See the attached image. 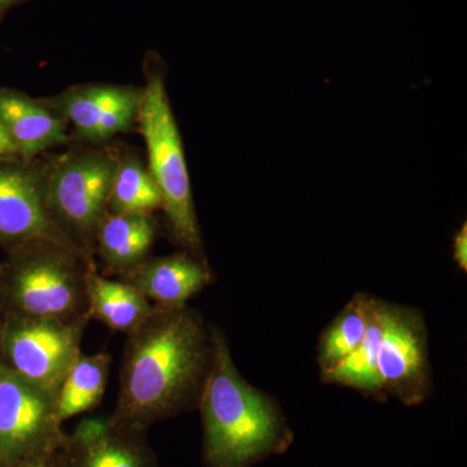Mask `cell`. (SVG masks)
<instances>
[{
  "instance_id": "1",
  "label": "cell",
  "mask_w": 467,
  "mask_h": 467,
  "mask_svg": "<svg viewBox=\"0 0 467 467\" xmlns=\"http://www.w3.org/2000/svg\"><path fill=\"white\" fill-rule=\"evenodd\" d=\"M212 361L211 324L189 306H155L128 334L119 371L116 425L147 431L196 407Z\"/></svg>"
},
{
  "instance_id": "2",
  "label": "cell",
  "mask_w": 467,
  "mask_h": 467,
  "mask_svg": "<svg viewBox=\"0 0 467 467\" xmlns=\"http://www.w3.org/2000/svg\"><path fill=\"white\" fill-rule=\"evenodd\" d=\"M212 361L198 407L209 467H247L287 438L284 417L267 393L251 386L234 362L226 335L211 324Z\"/></svg>"
},
{
  "instance_id": "3",
  "label": "cell",
  "mask_w": 467,
  "mask_h": 467,
  "mask_svg": "<svg viewBox=\"0 0 467 467\" xmlns=\"http://www.w3.org/2000/svg\"><path fill=\"white\" fill-rule=\"evenodd\" d=\"M5 252L0 313L63 321L88 315V278L95 266L78 251L33 242Z\"/></svg>"
},
{
  "instance_id": "4",
  "label": "cell",
  "mask_w": 467,
  "mask_h": 467,
  "mask_svg": "<svg viewBox=\"0 0 467 467\" xmlns=\"http://www.w3.org/2000/svg\"><path fill=\"white\" fill-rule=\"evenodd\" d=\"M149 150L150 173L158 183L161 208L174 238L193 254H201L202 236L196 218L189 171L177 122L161 77L150 78L138 109Z\"/></svg>"
},
{
  "instance_id": "5",
  "label": "cell",
  "mask_w": 467,
  "mask_h": 467,
  "mask_svg": "<svg viewBox=\"0 0 467 467\" xmlns=\"http://www.w3.org/2000/svg\"><path fill=\"white\" fill-rule=\"evenodd\" d=\"M90 321L88 315L63 321L0 313V362L57 398Z\"/></svg>"
},
{
  "instance_id": "6",
  "label": "cell",
  "mask_w": 467,
  "mask_h": 467,
  "mask_svg": "<svg viewBox=\"0 0 467 467\" xmlns=\"http://www.w3.org/2000/svg\"><path fill=\"white\" fill-rule=\"evenodd\" d=\"M117 162L99 153L64 161L46 183V202L52 218L77 248L88 257L104 214Z\"/></svg>"
},
{
  "instance_id": "7",
  "label": "cell",
  "mask_w": 467,
  "mask_h": 467,
  "mask_svg": "<svg viewBox=\"0 0 467 467\" xmlns=\"http://www.w3.org/2000/svg\"><path fill=\"white\" fill-rule=\"evenodd\" d=\"M378 374L384 395L407 407L420 404L431 395L427 328L420 310L382 301Z\"/></svg>"
},
{
  "instance_id": "8",
  "label": "cell",
  "mask_w": 467,
  "mask_h": 467,
  "mask_svg": "<svg viewBox=\"0 0 467 467\" xmlns=\"http://www.w3.org/2000/svg\"><path fill=\"white\" fill-rule=\"evenodd\" d=\"M57 398L0 362V467L67 441Z\"/></svg>"
},
{
  "instance_id": "9",
  "label": "cell",
  "mask_w": 467,
  "mask_h": 467,
  "mask_svg": "<svg viewBox=\"0 0 467 467\" xmlns=\"http://www.w3.org/2000/svg\"><path fill=\"white\" fill-rule=\"evenodd\" d=\"M33 242L77 250L48 211L41 178L30 169L0 159V250Z\"/></svg>"
},
{
  "instance_id": "10",
  "label": "cell",
  "mask_w": 467,
  "mask_h": 467,
  "mask_svg": "<svg viewBox=\"0 0 467 467\" xmlns=\"http://www.w3.org/2000/svg\"><path fill=\"white\" fill-rule=\"evenodd\" d=\"M147 431L106 420H84L67 435L66 467H159Z\"/></svg>"
},
{
  "instance_id": "11",
  "label": "cell",
  "mask_w": 467,
  "mask_h": 467,
  "mask_svg": "<svg viewBox=\"0 0 467 467\" xmlns=\"http://www.w3.org/2000/svg\"><path fill=\"white\" fill-rule=\"evenodd\" d=\"M153 306L181 308L212 282L204 261L187 254L147 259L124 276Z\"/></svg>"
},
{
  "instance_id": "12",
  "label": "cell",
  "mask_w": 467,
  "mask_h": 467,
  "mask_svg": "<svg viewBox=\"0 0 467 467\" xmlns=\"http://www.w3.org/2000/svg\"><path fill=\"white\" fill-rule=\"evenodd\" d=\"M142 95V90L133 88H85L67 95L64 113L84 137L106 140L130 126Z\"/></svg>"
},
{
  "instance_id": "13",
  "label": "cell",
  "mask_w": 467,
  "mask_h": 467,
  "mask_svg": "<svg viewBox=\"0 0 467 467\" xmlns=\"http://www.w3.org/2000/svg\"><path fill=\"white\" fill-rule=\"evenodd\" d=\"M156 239V223L150 214H104L95 241L104 263L125 276L147 260Z\"/></svg>"
},
{
  "instance_id": "14",
  "label": "cell",
  "mask_w": 467,
  "mask_h": 467,
  "mask_svg": "<svg viewBox=\"0 0 467 467\" xmlns=\"http://www.w3.org/2000/svg\"><path fill=\"white\" fill-rule=\"evenodd\" d=\"M0 122L24 158L67 140L60 119L16 91H0Z\"/></svg>"
},
{
  "instance_id": "15",
  "label": "cell",
  "mask_w": 467,
  "mask_h": 467,
  "mask_svg": "<svg viewBox=\"0 0 467 467\" xmlns=\"http://www.w3.org/2000/svg\"><path fill=\"white\" fill-rule=\"evenodd\" d=\"M88 313L112 330L126 335L150 317L155 306L125 281H110L92 270L88 278Z\"/></svg>"
},
{
  "instance_id": "16",
  "label": "cell",
  "mask_w": 467,
  "mask_h": 467,
  "mask_svg": "<svg viewBox=\"0 0 467 467\" xmlns=\"http://www.w3.org/2000/svg\"><path fill=\"white\" fill-rule=\"evenodd\" d=\"M382 339V300L368 296V327L364 339L352 355L337 367L322 374L328 384L348 387L364 395L382 400L384 395L379 374L378 355Z\"/></svg>"
},
{
  "instance_id": "17",
  "label": "cell",
  "mask_w": 467,
  "mask_h": 467,
  "mask_svg": "<svg viewBox=\"0 0 467 467\" xmlns=\"http://www.w3.org/2000/svg\"><path fill=\"white\" fill-rule=\"evenodd\" d=\"M112 358L109 353H95L77 358L58 387L57 408L61 422L97 408L109 384Z\"/></svg>"
},
{
  "instance_id": "18",
  "label": "cell",
  "mask_w": 467,
  "mask_h": 467,
  "mask_svg": "<svg viewBox=\"0 0 467 467\" xmlns=\"http://www.w3.org/2000/svg\"><path fill=\"white\" fill-rule=\"evenodd\" d=\"M368 295L356 294L321 335L318 364L321 374L331 370L355 352L368 327Z\"/></svg>"
},
{
  "instance_id": "19",
  "label": "cell",
  "mask_w": 467,
  "mask_h": 467,
  "mask_svg": "<svg viewBox=\"0 0 467 467\" xmlns=\"http://www.w3.org/2000/svg\"><path fill=\"white\" fill-rule=\"evenodd\" d=\"M158 183L150 171L135 160L117 164L109 196L107 212L119 214H150L161 208Z\"/></svg>"
},
{
  "instance_id": "20",
  "label": "cell",
  "mask_w": 467,
  "mask_h": 467,
  "mask_svg": "<svg viewBox=\"0 0 467 467\" xmlns=\"http://www.w3.org/2000/svg\"><path fill=\"white\" fill-rule=\"evenodd\" d=\"M67 442V439L63 444L30 454L2 467H66Z\"/></svg>"
},
{
  "instance_id": "21",
  "label": "cell",
  "mask_w": 467,
  "mask_h": 467,
  "mask_svg": "<svg viewBox=\"0 0 467 467\" xmlns=\"http://www.w3.org/2000/svg\"><path fill=\"white\" fill-rule=\"evenodd\" d=\"M453 259L462 272L467 270V223H463L454 236Z\"/></svg>"
},
{
  "instance_id": "22",
  "label": "cell",
  "mask_w": 467,
  "mask_h": 467,
  "mask_svg": "<svg viewBox=\"0 0 467 467\" xmlns=\"http://www.w3.org/2000/svg\"><path fill=\"white\" fill-rule=\"evenodd\" d=\"M16 155H18L17 147L12 142L5 126L0 122V159L14 158Z\"/></svg>"
},
{
  "instance_id": "23",
  "label": "cell",
  "mask_w": 467,
  "mask_h": 467,
  "mask_svg": "<svg viewBox=\"0 0 467 467\" xmlns=\"http://www.w3.org/2000/svg\"><path fill=\"white\" fill-rule=\"evenodd\" d=\"M15 2H17V0H0V12H2L3 9L8 8L9 5H14Z\"/></svg>"
},
{
  "instance_id": "24",
  "label": "cell",
  "mask_w": 467,
  "mask_h": 467,
  "mask_svg": "<svg viewBox=\"0 0 467 467\" xmlns=\"http://www.w3.org/2000/svg\"><path fill=\"white\" fill-rule=\"evenodd\" d=\"M2 272H3V259H2V257H0V276H2Z\"/></svg>"
}]
</instances>
